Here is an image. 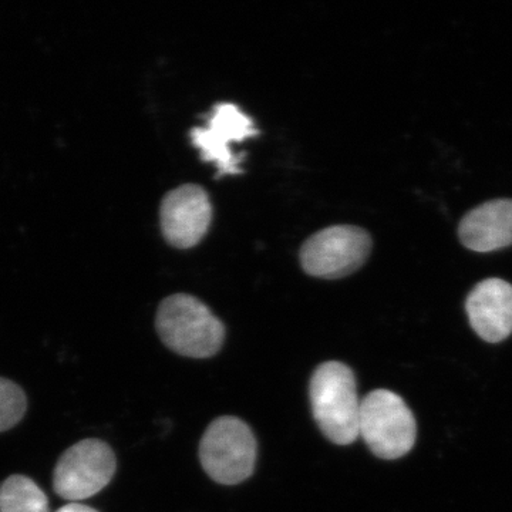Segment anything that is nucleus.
<instances>
[{
	"mask_svg": "<svg viewBox=\"0 0 512 512\" xmlns=\"http://www.w3.org/2000/svg\"><path fill=\"white\" fill-rule=\"evenodd\" d=\"M464 247L491 252L512 245V200L485 202L468 212L458 229Z\"/></svg>",
	"mask_w": 512,
	"mask_h": 512,
	"instance_id": "10",
	"label": "nucleus"
},
{
	"mask_svg": "<svg viewBox=\"0 0 512 512\" xmlns=\"http://www.w3.org/2000/svg\"><path fill=\"white\" fill-rule=\"evenodd\" d=\"M25 392L18 384L0 377V433L15 427L26 413Z\"/></svg>",
	"mask_w": 512,
	"mask_h": 512,
	"instance_id": "12",
	"label": "nucleus"
},
{
	"mask_svg": "<svg viewBox=\"0 0 512 512\" xmlns=\"http://www.w3.org/2000/svg\"><path fill=\"white\" fill-rule=\"evenodd\" d=\"M0 512H50L42 488L26 476H10L0 484Z\"/></svg>",
	"mask_w": 512,
	"mask_h": 512,
	"instance_id": "11",
	"label": "nucleus"
},
{
	"mask_svg": "<svg viewBox=\"0 0 512 512\" xmlns=\"http://www.w3.org/2000/svg\"><path fill=\"white\" fill-rule=\"evenodd\" d=\"M313 419L326 439L349 446L359 437L360 404L355 373L340 362H325L309 384Z\"/></svg>",
	"mask_w": 512,
	"mask_h": 512,
	"instance_id": "1",
	"label": "nucleus"
},
{
	"mask_svg": "<svg viewBox=\"0 0 512 512\" xmlns=\"http://www.w3.org/2000/svg\"><path fill=\"white\" fill-rule=\"evenodd\" d=\"M156 328L168 349L194 359L214 356L225 340L224 323L200 299L185 293L161 302Z\"/></svg>",
	"mask_w": 512,
	"mask_h": 512,
	"instance_id": "2",
	"label": "nucleus"
},
{
	"mask_svg": "<svg viewBox=\"0 0 512 512\" xmlns=\"http://www.w3.org/2000/svg\"><path fill=\"white\" fill-rule=\"evenodd\" d=\"M471 328L485 342L497 343L512 333V285L503 279L480 282L466 303Z\"/></svg>",
	"mask_w": 512,
	"mask_h": 512,
	"instance_id": "9",
	"label": "nucleus"
},
{
	"mask_svg": "<svg viewBox=\"0 0 512 512\" xmlns=\"http://www.w3.org/2000/svg\"><path fill=\"white\" fill-rule=\"evenodd\" d=\"M372 251L365 229L336 225L316 232L302 245L301 265L306 274L320 279H339L359 271Z\"/></svg>",
	"mask_w": 512,
	"mask_h": 512,
	"instance_id": "5",
	"label": "nucleus"
},
{
	"mask_svg": "<svg viewBox=\"0 0 512 512\" xmlns=\"http://www.w3.org/2000/svg\"><path fill=\"white\" fill-rule=\"evenodd\" d=\"M258 446L245 421L224 416L212 421L200 444L205 473L222 485H237L254 473Z\"/></svg>",
	"mask_w": 512,
	"mask_h": 512,
	"instance_id": "4",
	"label": "nucleus"
},
{
	"mask_svg": "<svg viewBox=\"0 0 512 512\" xmlns=\"http://www.w3.org/2000/svg\"><path fill=\"white\" fill-rule=\"evenodd\" d=\"M258 133L254 121L238 106L220 103L207 117V126L191 131V140L201 151L202 160L214 164L218 177H222L242 173L239 164L244 156H235L231 144L241 143Z\"/></svg>",
	"mask_w": 512,
	"mask_h": 512,
	"instance_id": "7",
	"label": "nucleus"
},
{
	"mask_svg": "<svg viewBox=\"0 0 512 512\" xmlns=\"http://www.w3.org/2000/svg\"><path fill=\"white\" fill-rule=\"evenodd\" d=\"M211 221L210 195L200 185H181L168 192L161 202V231L174 248L195 247L207 234Z\"/></svg>",
	"mask_w": 512,
	"mask_h": 512,
	"instance_id": "8",
	"label": "nucleus"
},
{
	"mask_svg": "<svg viewBox=\"0 0 512 512\" xmlns=\"http://www.w3.org/2000/svg\"><path fill=\"white\" fill-rule=\"evenodd\" d=\"M56 512H99L94 510L92 507H87V505L80 503H69L63 505L62 508H59Z\"/></svg>",
	"mask_w": 512,
	"mask_h": 512,
	"instance_id": "13",
	"label": "nucleus"
},
{
	"mask_svg": "<svg viewBox=\"0 0 512 512\" xmlns=\"http://www.w3.org/2000/svg\"><path fill=\"white\" fill-rule=\"evenodd\" d=\"M359 436L375 456L396 460L410 453L416 443V420L399 394L375 390L360 404Z\"/></svg>",
	"mask_w": 512,
	"mask_h": 512,
	"instance_id": "3",
	"label": "nucleus"
},
{
	"mask_svg": "<svg viewBox=\"0 0 512 512\" xmlns=\"http://www.w3.org/2000/svg\"><path fill=\"white\" fill-rule=\"evenodd\" d=\"M116 473V456L109 444L97 439L67 448L53 473V490L67 501H83L100 493Z\"/></svg>",
	"mask_w": 512,
	"mask_h": 512,
	"instance_id": "6",
	"label": "nucleus"
}]
</instances>
